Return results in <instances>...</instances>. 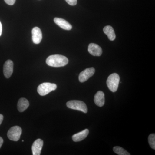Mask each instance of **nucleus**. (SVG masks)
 <instances>
[{
  "mask_svg": "<svg viewBox=\"0 0 155 155\" xmlns=\"http://www.w3.org/2000/svg\"><path fill=\"white\" fill-rule=\"evenodd\" d=\"M46 62L50 67H59L67 65L68 64L69 60L65 56L55 54L49 56Z\"/></svg>",
  "mask_w": 155,
  "mask_h": 155,
  "instance_id": "obj_1",
  "label": "nucleus"
},
{
  "mask_svg": "<svg viewBox=\"0 0 155 155\" xmlns=\"http://www.w3.org/2000/svg\"><path fill=\"white\" fill-rule=\"evenodd\" d=\"M120 77L117 73H113L108 77L107 84L108 88L113 92L117 91L119 87Z\"/></svg>",
  "mask_w": 155,
  "mask_h": 155,
  "instance_id": "obj_2",
  "label": "nucleus"
},
{
  "mask_svg": "<svg viewBox=\"0 0 155 155\" xmlns=\"http://www.w3.org/2000/svg\"><path fill=\"white\" fill-rule=\"evenodd\" d=\"M57 88V85L55 84L44 82L39 85L38 87L37 91L41 96H45L51 92L55 90Z\"/></svg>",
  "mask_w": 155,
  "mask_h": 155,
  "instance_id": "obj_3",
  "label": "nucleus"
},
{
  "mask_svg": "<svg viewBox=\"0 0 155 155\" xmlns=\"http://www.w3.org/2000/svg\"><path fill=\"white\" fill-rule=\"evenodd\" d=\"M67 106L68 108L72 110H77L84 113L87 112V107L84 102L77 100H73L67 102Z\"/></svg>",
  "mask_w": 155,
  "mask_h": 155,
  "instance_id": "obj_4",
  "label": "nucleus"
},
{
  "mask_svg": "<svg viewBox=\"0 0 155 155\" xmlns=\"http://www.w3.org/2000/svg\"><path fill=\"white\" fill-rule=\"evenodd\" d=\"M22 132L21 127L19 126H14L9 129L7 135L10 140L17 141L20 139Z\"/></svg>",
  "mask_w": 155,
  "mask_h": 155,
  "instance_id": "obj_5",
  "label": "nucleus"
},
{
  "mask_svg": "<svg viewBox=\"0 0 155 155\" xmlns=\"http://www.w3.org/2000/svg\"><path fill=\"white\" fill-rule=\"evenodd\" d=\"M95 70L93 67L87 68L80 73L78 77L79 81L84 82L94 75Z\"/></svg>",
  "mask_w": 155,
  "mask_h": 155,
  "instance_id": "obj_6",
  "label": "nucleus"
},
{
  "mask_svg": "<svg viewBox=\"0 0 155 155\" xmlns=\"http://www.w3.org/2000/svg\"><path fill=\"white\" fill-rule=\"evenodd\" d=\"M14 63L11 60H8L6 61L3 67V72L6 78H9L11 77L13 72Z\"/></svg>",
  "mask_w": 155,
  "mask_h": 155,
  "instance_id": "obj_7",
  "label": "nucleus"
},
{
  "mask_svg": "<svg viewBox=\"0 0 155 155\" xmlns=\"http://www.w3.org/2000/svg\"><path fill=\"white\" fill-rule=\"evenodd\" d=\"M43 146V141L41 139H38L34 141L31 147L32 155H40Z\"/></svg>",
  "mask_w": 155,
  "mask_h": 155,
  "instance_id": "obj_8",
  "label": "nucleus"
},
{
  "mask_svg": "<svg viewBox=\"0 0 155 155\" xmlns=\"http://www.w3.org/2000/svg\"><path fill=\"white\" fill-rule=\"evenodd\" d=\"M88 51L89 53L94 56H101L102 54V50L98 45L94 43L89 45Z\"/></svg>",
  "mask_w": 155,
  "mask_h": 155,
  "instance_id": "obj_9",
  "label": "nucleus"
},
{
  "mask_svg": "<svg viewBox=\"0 0 155 155\" xmlns=\"http://www.w3.org/2000/svg\"><path fill=\"white\" fill-rule=\"evenodd\" d=\"M32 39L34 43L38 44L41 41L42 34L41 30L38 27H35L32 30Z\"/></svg>",
  "mask_w": 155,
  "mask_h": 155,
  "instance_id": "obj_10",
  "label": "nucleus"
},
{
  "mask_svg": "<svg viewBox=\"0 0 155 155\" xmlns=\"http://www.w3.org/2000/svg\"><path fill=\"white\" fill-rule=\"evenodd\" d=\"M54 22L61 28L65 30H70L72 28V26L65 19L60 18H55Z\"/></svg>",
  "mask_w": 155,
  "mask_h": 155,
  "instance_id": "obj_11",
  "label": "nucleus"
},
{
  "mask_svg": "<svg viewBox=\"0 0 155 155\" xmlns=\"http://www.w3.org/2000/svg\"><path fill=\"white\" fill-rule=\"evenodd\" d=\"M94 101L95 104L98 107H102L105 104V95L102 91L97 92L94 96Z\"/></svg>",
  "mask_w": 155,
  "mask_h": 155,
  "instance_id": "obj_12",
  "label": "nucleus"
},
{
  "mask_svg": "<svg viewBox=\"0 0 155 155\" xmlns=\"http://www.w3.org/2000/svg\"><path fill=\"white\" fill-rule=\"evenodd\" d=\"M89 134V130L85 129L82 131L74 134L72 137V140L74 142H79L84 139Z\"/></svg>",
  "mask_w": 155,
  "mask_h": 155,
  "instance_id": "obj_13",
  "label": "nucleus"
},
{
  "mask_svg": "<svg viewBox=\"0 0 155 155\" xmlns=\"http://www.w3.org/2000/svg\"><path fill=\"white\" fill-rule=\"evenodd\" d=\"M29 102L25 98H21L18 101L17 104V109L20 112H23L28 107Z\"/></svg>",
  "mask_w": 155,
  "mask_h": 155,
  "instance_id": "obj_14",
  "label": "nucleus"
},
{
  "mask_svg": "<svg viewBox=\"0 0 155 155\" xmlns=\"http://www.w3.org/2000/svg\"><path fill=\"white\" fill-rule=\"evenodd\" d=\"M104 31L107 35L108 38L110 41H114L116 36L114 28L110 25H107L104 28Z\"/></svg>",
  "mask_w": 155,
  "mask_h": 155,
  "instance_id": "obj_15",
  "label": "nucleus"
},
{
  "mask_svg": "<svg viewBox=\"0 0 155 155\" xmlns=\"http://www.w3.org/2000/svg\"><path fill=\"white\" fill-rule=\"evenodd\" d=\"M114 151L116 153L119 155H130L129 153L127 152L126 150L123 149V148L119 146L114 147L113 148Z\"/></svg>",
  "mask_w": 155,
  "mask_h": 155,
  "instance_id": "obj_16",
  "label": "nucleus"
},
{
  "mask_svg": "<svg viewBox=\"0 0 155 155\" xmlns=\"http://www.w3.org/2000/svg\"><path fill=\"white\" fill-rule=\"evenodd\" d=\"M149 143L150 146L153 149H155V134H151L149 136Z\"/></svg>",
  "mask_w": 155,
  "mask_h": 155,
  "instance_id": "obj_17",
  "label": "nucleus"
},
{
  "mask_svg": "<svg viewBox=\"0 0 155 155\" xmlns=\"http://www.w3.org/2000/svg\"><path fill=\"white\" fill-rule=\"evenodd\" d=\"M67 2L71 6H75L77 4V0H66Z\"/></svg>",
  "mask_w": 155,
  "mask_h": 155,
  "instance_id": "obj_18",
  "label": "nucleus"
},
{
  "mask_svg": "<svg viewBox=\"0 0 155 155\" xmlns=\"http://www.w3.org/2000/svg\"><path fill=\"white\" fill-rule=\"evenodd\" d=\"M5 1L6 4L9 5H13L16 2V0H5Z\"/></svg>",
  "mask_w": 155,
  "mask_h": 155,
  "instance_id": "obj_19",
  "label": "nucleus"
},
{
  "mask_svg": "<svg viewBox=\"0 0 155 155\" xmlns=\"http://www.w3.org/2000/svg\"><path fill=\"white\" fill-rule=\"evenodd\" d=\"M3 119H4V116L2 114H0V125L2 124L3 122Z\"/></svg>",
  "mask_w": 155,
  "mask_h": 155,
  "instance_id": "obj_20",
  "label": "nucleus"
},
{
  "mask_svg": "<svg viewBox=\"0 0 155 155\" xmlns=\"http://www.w3.org/2000/svg\"><path fill=\"white\" fill-rule=\"evenodd\" d=\"M3 142H4V140H3V138L0 137V148L2 145Z\"/></svg>",
  "mask_w": 155,
  "mask_h": 155,
  "instance_id": "obj_21",
  "label": "nucleus"
},
{
  "mask_svg": "<svg viewBox=\"0 0 155 155\" xmlns=\"http://www.w3.org/2000/svg\"><path fill=\"white\" fill-rule=\"evenodd\" d=\"M2 23L0 22V36L2 35Z\"/></svg>",
  "mask_w": 155,
  "mask_h": 155,
  "instance_id": "obj_22",
  "label": "nucleus"
}]
</instances>
